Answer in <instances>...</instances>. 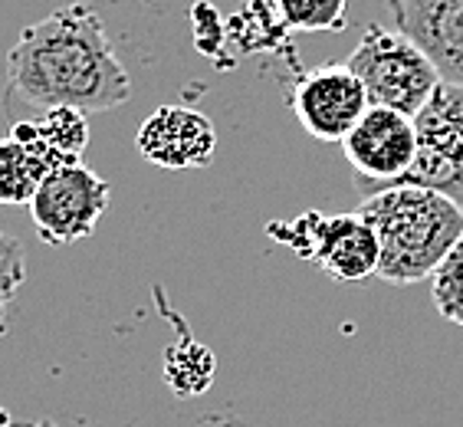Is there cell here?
I'll return each instance as SVG.
<instances>
[{
  "instance_id": "obj_1",
  "label": "cell",
  "mask_w": 463,
  "mask_h": 427,
  "mask_svg": "<svg viewBox=\"0 0 463 427\" xmlns=\"http://www.w3.org/2000/svg\"><path fill=\"white\" fill-rule=\"evenodd\" d=\"M132 80L112 50L106 20L90 4H66L20 30L7 53L4 112L10 125L33 122L50 109L82 116L128 102Z\"/></svg>"
},
{
  "instance_id": "obj_2",
  "label": "cell",
  "mask_w": 463,
  "mask_h": 427,
  "mask_svg": "<svg viewBox=\"0 0 463 427\" xmlns=\"http://www.w3.org/2000/svg\"><path fill=\"white\" fill-rule=\"evenodd\" d=\"M358 214L378 237V280L392 286L430 280L463 237V207L428 187L378 191L362 201Z\"/></svg>"
},
{
  "instance_id": "obj_3",
  "label": "cell",
  "mask_w": 463,
  "mask_h": 427,
  "mask_svg": "<svg viewBox=\"0 0 463 427\" xmlns=\"http://www.w3.org/2000/svg\"><path fill=\"white\" fill-rule=\"evenodd\" d=\"M267 237L279 247L309 260L335 283H365L378 276V237L362 214H319L306 211L293 221H269Z\"/></svg>"
},
{
  "instance_id": "obj_4",
  "label": "cell",
  "mask_w": 463,
  "mask_h": 427,
  "mask_svg": "<svg viewBox=\"0 0 463 427\" xmlns=\"http://www.w3.org/2000/svg\"><path fill=\"white\" fill-rule=\"evenodd\" d=\"M345 66L365 86L368 106L392 109L408 119L418 116L440 86V76L428 62V56L408 36L382 24H368L362 43L345 60Z\"/></svg>"
},
{
  "instance_id": "obj_5",
  "label": "cell",
  "mask_w": 463,
  "mask_h": 427,
  "mask_svg": "<svg viewBox=\"0 0 463 427\" xmlns=\"http://www.w3.org/2000/svg\"><path fill=\"white\" fill-rule=\"evenodd\" d=\"M109 201H112L109 181L76 161L46 175L27 207L40 241L50 247H66L96 233L99 221L109 211Z\"/></svg>"
},
{
  "instance_id": "obj_6",
  "label": "cell",
  "mask_w": 463,
  "mask_h": 427,
  "mask_svg": "<svg viewBox=\"0 0 463 427\" xmlns=\"http://www.w3.org/2000/svg\"><path fill=\"white\" fill-rule=\"evenodd\" d=\"M418 158L404 185L428 187L463 207V90L440 82L414 116Z\"/></svg>"
},
{
  "instance_id": "obj_7",
  "label": "cell",
  "mask_w": 463,
  "mask_h": 427,
  "mask_svg": "<svg viewBox=\"0 0 463 427\" xmlns=\"http://www.w3.org/2000/svg\"><path fill=\"white\" fill-rule=\"evenodd\" d=\"M342 152L355 168V187L362 191V201L378 191L404 185L411 165L418 158L414 119L372 106L362 122L345 135Z\"/></svg>"
},
{
  "instance_id": "obj_8",
  "label": "cell",
  "mask_w": 463,
  "mask_h": 427,
  "mask_svg": "<svg viewBox=\"0 0 463 427\" xmlns=\"http://www.w3.org/2000/svg\"><path fill=\"white\" fill-rule=\"evenodd\" d=\"M293 116L316 142L342 145L368 109L365 86L345 62H326L303 72L289 96Z\"/></svg>"
},
{
  "instance_id": "obj_9",
  "label": "cell",
  "mask_w": 463,
  "mask_h": 427,
  "mask_svg": "<svg viewBox=\"0 0 463 427\" xmlns=\"http://www.w3.org/2000/svg\"><path fill=\"white\" fill-rule=\"evenodd\" d=\"M135 148L155 168H207L214 165L217 128L204 112L191 106H158L138 125Z\"/></svg>"
},
{
  "instance_id": "obj_10",
  "label": "cell",
  "mask_w": 463,
  "mask_h": 427,
  "mask_svg": "<svg viewBox=\"0 0 463 427\" xmlns=\"http://www.w3.org/2000/svg\"><path fill=\"white\" fill-rule=\"evenodd\" d=\"M394 30L408 36L440 82L463 90V0H388Z\"/></svg>"
},
{
  "instance_id": "obj_11",
  "label": "cell",
  "mask_w": 463,
  "mask_h": 427,
  "mask_svg": "<svg viewBox=\"0 0 463 427\" xmlns=\"http://www.w3.org/2000/svg\"><path fill=\"white\" fill-rule=\"evenodd\" d=\"M62 165H76V161L50 152L40 142L33 122H14L7 138H0V204H30L46 175H53Z\"/></svg>"
},
{
  "instance_id": "obj_12",
  "label": "cell",
  "mask_w": 463,
  "mask_h": 427,
  "mask_svg": "<svg viewBox=\"0 0 463 427\" xmlns=\"http://www.w3.org/2000/svg\"><path fill=\"white\" fill-rule=\"evenodd\" d=\"M165 382L181 398L201 394L214 382V356L194 338H181L165 352Z\"/></svg>"
},
{
  "instance_id": "obj_13",
  "label": "cell",
  "mask_w": 463,
  "mask_h": 427,
  "mask_svg": "<svg viewBox=\"0 0 463 427\" xmlns=\"http://www.w3.org/2000/svg\"><path fill=\"white\" fill-rule=\"evenodd\" d=\"M33 128L40 142L66 161H80L90 145V116H82L76 109H50L33 119Z\"/></svg>"
},
{
  "instance_id": "obj_14",
  "label": "cell",
  "mask_w": 463,
  "mask_h": 427,
  "mask_svg": "<svg viewBox=\"0 0 463 427\" xmlns=\"http://www.w3.org/2000/svg\"><path fill=\"white\" fill-rule=\"evenodd\" d=\"M279 24L299 33H322V30L345 27L348 0H273Z\"/></svg>"
},
{
  "instance_id": "obj_15",
  "label": "cell",
  "mask_w": 463,
  "mask_h": 427,
  "mask_svg": "<svg viewBox=\"0 0 463 427\" xmlns=\"http://www.w3.org/2000/svg\"><path fill=\"white\" fill-rule=\"evenodd\" d=\"M430 296H434L437 312L447 322L463 326V237L450 250V257L437 267V273L430 276Z\"/></svg>"
},
{
  "instance_id": "obj_16",
  "label": "cell",
  "mask_w": 463,
  "mask_h": 427,
  "mask_svg": "<svg viewBox=\"0 0 463 427\" xmlns=\"http://www.w3.org/2000/svg\"><path fill=\"white\" fill-rule=\"evenodd\" d=\"M27 280V250L17 237L0 231V332L7 329V312Z\"/></svg>"
},
{
  "instance_id": "obj_17",
  "label": "cell",
  "mask_w": 463,
  "mask_h": 427,
  "mask_svg": "<svg viewBox=\"0 0 463 427\" xmlns=\"http://www.w3.org/2000/svg\"><path fill=\"white\" fill-rule=\"evenodd\" d=\"M14 427H53V424H14Z\"/></svg>"
},
{
  "instance_id": "obj_18",
  "label": "cell",
  "mask_w": 463,
  "mask_h": 427,
  "mask_svg": "<svg viewBox=\"0 0 463 427\" xmlns=\"http://www.w3.org/2000/svg\"><path fill=\"white\" fill-rule=\"evenodd\" d=\"M250 4H253V0H250Z\"/></svg>"
}]
</instances>
